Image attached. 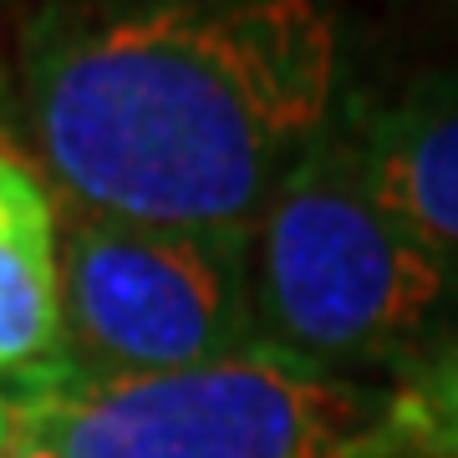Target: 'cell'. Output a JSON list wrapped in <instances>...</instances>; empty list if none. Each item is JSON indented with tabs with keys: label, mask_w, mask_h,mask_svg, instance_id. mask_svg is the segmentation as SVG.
I'll return each instance as SVG.
<instances>
[{
	"label": "cell",
	"mask_w": 458,
	"mask_h": 458,
	"mask_svg": "<svg viewBox=\"0 0 458 458\" xmlns=\"http://www.w3.org/2000/svg\"><path fill=\"white\" fill-rule=\"evenodd\" d=\"M327 0H51L26 36V117L82 214L255 229L336 117Z\"/></svg>",
	"instance_id": "6da1fadb"
},
{
	"label": "cell",
	"mask_w": 458,
	"mask_h": 458,
	"mask_svg": "<svg viewBox=\"0 0 458 458\" xmlns=\"http://www.w3.org/2000/svg\"><path fill=\"white\" fill-rule=\"evenodd\" d=\"M5 408L56 458H403L393 393L276 342L148 377L56 357L11 377Z\"/></svg>",
	"instance_id": "7a4b0ae2"
},
{
	"label": "cell",
	"mask_w": 458,
	"mask_h": 458,
	"mask_svg": "<svg viewBox=\"0 0 458 458\" xmlns=\"http://www.w3.org/2000/svg\"><path fill=\"white\" fill-rule=\"evenodd\" d=\"M250 270L265 342L321 367L408 357L458 301V265L372 183L342 102L260 214Z\"/></svg>",
	"instance_id": "3957f363"
},
{
	"label": "cell",
	"mask_w": 458,
	"mask_h": 458,
	"mask_svg": "<svg viewBox=\"0 0 458 458\" xmlns=\"http://www.w3.org/2000/svg\"><path fill=\"white\" fill-rule=\"evenodd\" d=\"M255 229H164L72 214L62 234V357L92 377L183 372L265 342Z\"/></svg>",
	"instance_id": "277c9868"
},
{
	"label": "cell",
	"mask_w": 458,
	"mask_h": 458,
	"mask_svg": "<svg viewBox=\"0 0 458 458\" xmlns=\"http://www.w3.org/2000/svg\"><path fill=\"white\" fill-rule=\"evenodd\" d=\"M342 123L387 204L458 265V66L393 98H342Z\"/></svg>",
	"instance_id": "5b68a950"
},
{
	"label": "cell",
	"mask_w": 458,
	"mask_h": 458,
	"mask_svg": "<svg viewBox=\"0 0 458 458\" xmlns=\"http://www.w3.org/2000/svg\"><path fill=\"white\" fill-rule=\"evenodd\" d=\"M62 260L51 209L0 225V377L62 357Z\"/></svg>",
	"instance_id": "8992f818"
},
{
	"label": "cell",
	"mask_w": 458,
	"mask_h": 458,
	"mask_svg": "<svg viewBox=\"0 0 458 458\" xmlns=\"http://www.w3.org/2000/svg\"><path fill=\"white\" fill-rule=\"evenodd\" d=\"M393 428L403 458H458V331L393 393Z\"/></svg>",
	"instance_id": "52a82bcc"
},
{
	"label": "cell",
	"mask_w": 458,
	"mask_h": 458,
	"mask_svg": "<svg viewBox=\"0 0 458 458\" xmlns=\"http://www.w3.org/2000/svg\"><path fill=\"white\" fill-rule=\"evenodd\" d=\"M36 209H51L47 189L26 174V168L0 148V225L5 219H16V214H36Z\"/></svg>",
	"instance_id": "ba28073f"
},
{
	"label": "cell",
	"mask_w": 458,
	"mask_h": 458,
	"mask_svg": "<svg viewBox=\"0 0 458 458\" xmlns=\"http://www.w3.org/2000/svg\"><path fill=\"white\" fill-rule=\"evenodd\" d=\"M0 458H56V454H51L36 433H26L21 423H11V443H5V454H0Z\"/></svg>",
	"instance_id": "9c48e42d"
},
{
	"label": "cell",
	"mask_w": 458,
	"mask_h": 458,
	"mask_svg": "<svg viewBox=\"0 0 458 458\" xmlns=\"http://www.w3.org/2000/svg\"><path fill=\"white\" fill-rule=\"evenodd\" d=\"M5 443H11V408H5V397H0V454H5Z\"/></svg>",
	"instance_id": "30bf717a"
}]
</instances>
